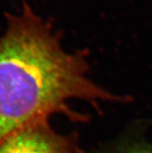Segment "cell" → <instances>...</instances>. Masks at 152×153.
<instances>
[{
	"label": "cell",
	"instance_id": "obj_1",
	"mask_svg": "<svg viewBox=\"0 0 152 153\" xmlns=\"http://www.w3.org/2000/svg\"><path fill=\"white\" fill-rule=\"evenodd\" d=\"M87 74L85 54L65 51L50 24L29 5L7 15L0 37V141L53 115L84 120L71 100L117 99Z\"/></svg>",
	"mask_w": 152,
	"mask_h": 153
},
{
	"label": "cell",
	"instance_id": "obj_2",
	"mask_svg": "<svg viewBox=\"0 0 152 153\" xmlns=\"http://www.w3.org/2000/svg\"><path fill=\"white\" fill-rule=\"evenodd\" d=\"M0 153H80V150L72 137L52 129L49 121H40L0 141Z\"/></svg>",
	"mask_w": 152,
	"mask_h": 153
},
{
	"label": "cell",
	"instance_id": "obj_3",
	"mask_svg": "<svg viewBox=\"0 0 152 153\" xmlns=\"http://www.w3.org/2000/svg\"><path fill=\"white\" fill-rule=\"evenodd\" d=\"M118 153H152V149L145 145H134L128 147Z\"/></svg>",
	"mask_w": 152,
	"mask_h": 153
}]
</instances>
